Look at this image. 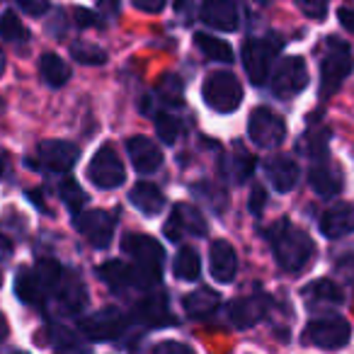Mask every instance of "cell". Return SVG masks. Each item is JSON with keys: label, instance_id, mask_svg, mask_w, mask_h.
Wrapping results in <instances>:
<instances>
[{"label": "cell", "instance_id": "cell-1", "mask_svg": "<svg viewBox=\"0 0 354 354\" xmlns=\"http://www.w3.org/2000/svg\"><path fill=\"white\" fill-rule=\"evenodd\" d=\"M270 245L274 252L277 262L281 270L286 272H304L306 267L313 262L315 257V245L313 238L306 231H301L299 226L289 221H277L270 228Z\"/></svg>", "mask_w": 354, "mask_h": 354}, {"label": "cell", "instance_id": "cell-2", "mask_svg": "<svg viewBox=\"0 0 354 354\" xmlns=\"http://www.w3.org/2000/svg\"><path fill=\"white\" fill-rule=\"evenodd\" d=\"M61 277H64V270L56 260H39L35 267H25L20 270V277L15 279V294L22 304H44L46 299H51L59 286Z\"/></svg>", "mask_w": 354, "mask_h": 354}, {"label": "cell", "instance_id": "cell-3", "mask_svg": "<svg viewBox=\"0 0 354 354\" xmlns=\"http://www.w3.org/2000/svg\"><path fill=\"white\" fill-rule=\"evenodd\" d=\"M124 252L133 257V286H153L160 279L165 252L158 241H153L151 236H143V233L127 236L124 238Z\"/></svg>", "mask_w": 354, "mask_h": 354}, {"label": "cell", "instance_id": "cell-4", "mask_svg": "<svg viewBox=\"0 0 354 354\" xmlns=\"http://www.w3.org/2000/svg\"><path fill=\"white\" fill-rule=\"evenodd\" d=\"M352 68L354 59L349 44H344L337 37H328L323 56H320V95L330 97L333 93H337L344 78L352 73Z\"/></svg>", "mask_w": 354, "mask_h": 354}, {"label": "cell", "instance_id": "cell-5", "mask_svg": "<svg viewBox=\"0 0 354 354\" xmlns=\"http://www.w3.org/2000/svg\"><path fill=\"white\" fill-rule=\"evenodd\" d=\"M202 97L209 109H214L218 114H231L243 102V85L238 83V78L233 73L216 71V73H209L207 80H204Z\"/></svg>", "mask_w": 354, "mask_h": 354}, {"label": "cell", "instance_id": "cell-6", "mask_svg": "<svg viewBox=\"0 0 354 354\" xmlns=\"http://www.w3.org/2000/svg\"><path fill=\"white\" fill-rule=\"evenodd\" d=\"M281 51L279 37H262V39H248L243 46V64L252 85H262L270 75L277 54Z\"/></svg>", "mask_w": 354, "mask_h": 354}, {"label": "cell", "instance_id": "cell-7", "mask_svg": "<svg viewBox=\"0 0 354 354\" xmlns=\"http://www.w3.org/2000/svg\"><path fill=\"white\" fill-rule=\"evenodd\" d=\"M306 342L320 349H339L352 339V328L339 315H320L306 325Z\"/></svg>", "mask_w": 354, "mask_h": 354}, {"label": "cell", "instance_id": "cell-8", "mask_svg": "<svg viewBox=\"0 0 354 354\" xmlns=\"http://www.w3.org/2000/svg\"><path fill=\"white\" fill-rule=\"evenodd\" d=\"M248 133L250 141L260 148H274L284 141L286 136V124L277 112L270 107H257L252 109L250 119H248Z\"/></svg>", "mask_w": 354, "mask_h": 354}, {"label": "cell", "instance_id": "cell-9", "mask_svg": "<svg viewBox=\"0 0 354 354\" xmlns=\"http://www.w3.org/2000/svg\"><path fill=\"white\" fill-rule=\"evenodd\" d=\"M88 177H90V183L100 189H114L124 183L127 172H124L122 160H119L117 151H114L112 146H102L95 153L88 165Z\"/></svg>", "mask_w": 354, "mask_h": 354}, {"label": "cell", "instance_id": "cell-10", "mask_svg": "<svg viewBox=\"0 0 354 354\" xmlns=\"http://www.w3.org/2000/svg\"><path fill=\"white\" fill-rule=\"evenodd\" d=\"M306 85H308V68H306V61L301 56H289V59L279 61L274 75H272V93L277 97L289 100L299 95Z\"/></svg>", "mask_w": 354, "mask_h": 354}, {"label": "cell", "instance_id": "cell-11", "mask_svg": "<svg viewBox=\"0 0 354 354\" xmlns=\"http://www.w3.org/2000/svg\"><path fill=\"white\" fill-rule=\"evenodd\" d=\"M162 231H165V236L170 241H183L185 236H192V238L207 236L209 228L204 216L199 214V209H194L192 204H175Z\"/></svg>", "mask_w": 354, "mask_h": 354}, {"label": "cell", "instance_id": "cell-12", "mask_svg": "<svg viewBox=\"0 0 354 354\" xmlns=\"http://www.w3.org/2000/svg\"><path fill=\"white\" fill-rule=\"evenodd\" d=\"M117 218L104 209H95L88 214H75V228L88 238L93 248H107L114 238Z\"/></svg>", "mask_w": 354, "mask_h": 354}, {"label": "cell", "instance_id": "cell-13", "mask_svg": "<svg viewBox=\"0 0 354 354\" xmlns=\"http://www.w3.org/2000/svg\"><path fill=\"white\" fill-rule=\"evenodd\" d=\"M124 325H127V320H124V315L117 308H102L100 313L88 315V318L80 320L78 328L88 339L107 342V339H114L122 335Z\"/></svg>", "mask_w": 354, "mask_h": 354}, {"label": "cell", "instance_id": "cell-14", "mask_svg": "<svg viewBox=\"0 0 354 354\" xmlns=\"http://www.w3.org/2000/svg\"><path fill=\"white\" fill-rule=\"evenodd\" d=\"M308 183L320 197H335L342 192V170L335 162H330L328 156L318 158L308 172Z\"/></svg>", "mask_w": 354, "mask_h": 354}, {"label": "cell", "instance_id": "cell-15", "mask_svg": "<svg viewBox=\"0 0 354 354\" xmlns=\"http://www.w3.org/2000/svg\"><path fill=\"white\" fill-rule=\"evenodd\" d=\"M54 296H56V301H59V308L71 315H78L80 310L85 308V304H88L85 284L80 281L78 274H71V272H66V274L61 277Z\"/></svg>", "mask_w": 354, "mask_h": 354}, {"label": "cell", "instance_id": "cell-16", "mask_svg": "<svg viewBox=\"0 0 354 354\" xmlns=\"http://www.w3.org/2000/svg\"><path fill=\"white\" fill-rule=\"evenodd\" d=\"M39 158L49 170L68 172L78 160V146L71 141H41Z\"/></svg>", "mask_w": 354, "mask_h": 354}, {"label": "cell", "instance_id": "cell-17", "mask_svg": "<svg viewBox=\"0 0 354 354\" xmlns=\"http://www.w3.org/2000/svg\"><path fill=\"white\" fill-rule=\"evenodd\" d=\"M209 270H212L214 279L221 281V284L233 281V277H236V272H238V257L231 243H226V241L212 243V250H209Z\"/></svg>", "mask_w": 354, "mask_h": 354}, {"label": "cell", "instance_id": "cell-18", "mask_svg": "<svg viewBox=\"0 0 354 354\" xmlns=\"http://www.w3.org/2000/svg\"><path fill=\"white\" fill-rule=\"evenodd\" d=\"M320 233L325 238H344L354 233V204H335L320 218Z\"/></svg>", "mask_w": 354, "mask_h": 354}, {"label": "cell", "instance_id": "cell-19", "mask_svg": "<svg viewBox=\"0 0 354 354\" xmlns=\"http://www.w3.org/2000/svg\"><path fill=\"white\" fill-rule=\"evenodd\" d=\"M127 151H129V158H131L133 167L143 175L148 172H156L162 162V153L151 138L146 136H131L127 141Z\"/></svg>", "mask_w": 354, "mask_h": 354}, {"label": "cell", "instance_id": "cell-20", "mask_svg": "<svg viewBox=\"0 0 354 354\" xmlns=\"http://www.w3.org/2000/svg\"><path fill=\"white\" fill-rule=\"evenodd\" d=\"M265 172L277 192H291L299 183V165L289 156H272L265 162Z\"/></svg>", "mask_w": 354, "mask_h": 354}, {"label": "cell", "instance_id": "cell-21", "mask_svg": "<svg viewBox=\"0 0 354 354\" xmlns=\"http://www.w3.org/2000/svg\"><path fill=\"white\" fill-rule=\"evenodd\" d=\"M202 20L221 32H233L238 27V8L233 0H204Z\"/></svg>", "mask_w": 354, "mask_h": 354}, {"label": "cell", "instance_id": "cell-22", "mask_svg": "<svg viewBox=\"0 0 354 354\" xmlns=\"http://www.w3.org/2000/svg\"><path fill=\"white\" fill-rule=\"evenodd\" d=\"M267 313V299L262 294L255 296H243V299L233 301L228 315H231V323L236 328H250L257 320H262Z\"/></svg>", "mask_w": 354, "mask_h": 354}, {"label": "cell", "instance_id": "cell-23", "mask_svg": "<svg viewBox=\"0 0 354 354\" xmlns=\"http://www.w3.org/2000/svg\"><path fill=\"white\" fill-rule=\"evenodd\" d=\"M304 296H306V306H308L310 310H328L342 304V291L330 279H320V281L308 284Z\"/></svg>", "mask_w": 354, "mask_h": 354}, {"label": "cell", "instance_id": "cell-24", "mask_svg": "<svg viewBox=\"0 0 354 354\" xmlns=\"http://www.w3.org/2000/svg\"><path fill=\"white\" fill-rule=\"evenodd\" d=\"M129 202H131L138 212L151 214V216L165 207V197H162V192L151 183H138L136 187L131 189V194H129Z\"/></svg>", "mask_w": 354, "mask_h": 354}, {"label": "cell", "instance_id": "cell-25", "mask_svg": "<svg viewBox=\"0 0 354 354\" xmlns=\"http://www.w3.org/2000/svg\"><path fill=\"white\" fill-rule=\"evenodd\" d=\"M183 306L187 310V315H192V318H207V315H212L218 308V294L202 286V289L185 296Z\"/></svg>", "mask_w": 354, "mask_h": 354}, {"label": "cell", "instance_id": "cell-26", "mask_svg": "<svg viewBox=\"0 0 354 354\" xmlns=\"http://www.w3.org/2000/svg\"><path fill=\"white\" fill-rule=\"evenodd\" d=\"M97 274H100V279L109 286V289H117V291H122V289H127V286L133 284V270L129 265H124L122 260L100 265Z\"/></svg>", "mask_w": 354, "mask_h": 354}, {"label": "cell", "instance_id": "cell-27", "mask_svg": "<svg viewBox=\"0 0 354 354\" xmlns=\"http://www.w3.org/2000/svg\"><path fill=\"white\" fill-rule=\"evenodd\" d=\"M252 170H255V158H252L250 153L243 151V148H236V153H233V156L226 160V165H223L226 177L228 180H233L236 185L245 183L248 177L252 175Z\"/></svg>", "mask_w": 354, "mask_h": 354}, {"label": "cell", "instance_id": "cell-28", "mask_svg": "<svg viewBox=\"0 0 354 354\" xmlns=\"http://www.w3.org/2000/svg\"><path fill=\"white\" fill-rule=\"evenodd\" d=\"M39 68H41V78H44L51 88H61V85H66V83H68V78H71L68 64H66V61L61 59V56H56V54H44V56H41Z\"/></svg>", "mask_w": 354, "mask_h": 354}, {"label": "cell", "instance_id": "cell-29", "mask_svg": "<svg viewBox=\"0 0 354 354\" xmlns=\"http://www.w3.org/2000/svg\"><path fill=\"white\" fill-rule=\"evenodd\" d=\"M172 270H175L177 279H183V281L197 279L199 272H202V262H199L197 250H192V248H180V252L175 255V265H172Z\"/></svg>", "mask_w": 354, "mask_h": 354}, {"label": "cell", "instance_id": "cell-30", "mask_svg": "<svg viewBox=\"0 0 354 354\" xmlns=\"http://www.w3.org/2000/svg\"><path fill=\"white\" fill-rule=\"evenodd\" d=\"M194 41H197L199 51H202L204 56H209L212 61H221V64H231V61H233L231 44H226V41L218 39V37H212V35H204V32H199V35L194 37Z\"/></svg>", "mask_w": 354, "mask_h": 354}, {"label": "cell", "instance_id": "cell-31", "mask_svg": "<svg viewBox=\"0 0 354 354\" xmlns=\"http://www.w3.org/2000/svg\"><path fill=\"white\" fill-rule=\"evenodd\" d=\"M0 37H3L6 41H10V44H25V41L30 39V32H27V27L22 25L17 12L8 10L6 15L0 17Z\"/></svg>", "mask_w": 354, "mask_h": 354}, {"label": "cell", "instance_id": "cell-32", "mask_svg": "<svg viewBox=\"0 0 354 354\" xmlns=\"http://www.w3.org/2000/svg\"><path fill=\"white\" fill-rule=\"evenodd\" d=\"M71 56L75 59V64H83V66L107 64V51L90 44V41H75V44L71 46Z\"/></svg>", "mask_w": 354, "mask_h": 354}, {"label": "cell", "instance_id": "cell-33", "mask_svg": "<svg viewBox=\"0 0 354 354\" xmlns=\"http://www.w3.org/2000/svg\"><path fill=\"white\" fill-rule=\"evenodd\" d=\"M156 133L162 143L172 146V143L180 138V133H183V124H180L177 117H172V114L160 112V114H156Z\"/></svg>", "mask_w": 354, "mask_h": 354}, {"label": "cell", "instance_id": "cell-34", "mask_svg": "<svg viewBox=\"0 0 354 354\" xmlns=\"http://www.w3.org/2000/svg\"><path fill=\"white\" fill-rule=\"evenodd\" d=\"M61 199H64L66 209H68L71 214H80V209L85 207V192L80 189V185L75 183V180H66L64 185H61Z\"/></svg>", "mask_w": 354, "mask_h": 354}, {"label": "cell", "instance_id": "cell-35", "mask_svg": "<svg viewBox=\"0 0 354 354\" xmlns=\"http://www.w3.org/2000/svg\"><path fill=\"white\" fill-rule=\"evenodd\" d=\"M328 138H330V131L328 129H315V131H310L308 136L304 138V151L308 153L310 158H325L328 156Z\"/></svg>", "mask_w": 354, "mask_h": 354}, {"label": "cell", "instance_id": "cell-36", "mask_svg": "<svg viewBox=\"0 0 354 354\" xmlns=\"http://www.w3.org/2000/svg\"><path fill=\"white\" fill-rule=\"evenodd\" d=\"M158 93L162 95V100L167 104H183V80L177 78V75H167L160 83V88H158Z\"/></svg>", "mask_w": 354, "mask_h": 354}, {"label": "cell", "instance_id": "cell-37", "mask_svg": "<svg viewBox=\"0 0 354 354\" xmlns=\"http://www.w3.org/2000/svg\"><path fill=\"white\" fill-rule=\"evenodd\" d=\"M294 3L310 20H323L328 15V0H294Z\"/></svg>", "mask_w": 354, "mask_h": 354}, {"label": "cell", "instance_id": "cell-38", "mask_svg": "<svg viewBox=\"0 0 354 354\" xmlns=\"http://www.w3.org/2000/svg\"><path fill=\"white\" fill-rule=\"evenodd\" d=\"M143 315H146V320H148V323H153V325L165 323V318H160V315H167L162 296H153V299L146 304V308H143Z\"/></svg>", "mask_w": 354, "mask_h": 354}, {"label": "cell", "instance_id": "cell-39", "mask_svg": "<svg viewBox=\"0 0 354 354\" xmlns=\"http://www.w3.org/2000/svg\"><path fill=\"white\" fill-rule=\"evenodd\" d=\"M17 6L32 17H39L44 15L46 10L51 8V0H17Z\"/></svg>", "mask_w": 354, "mask_h": 354}, {"label": "cell", "instance_id": "cell-40", "mask_svg": "<svg viewBox=\"0 0 354 354\" xmlns=\"http://www.w3.org/2000/svg\"><path fill=\"white\" fill-rule=\"evenodd\" d=\"M73 22L78 27H83V30H88V27H95L100 25V15H95V10H85V8H75L73 12Z\"/></svg>", "mask_w": 354, "mask_h": 354}, {"label": "cell", "instance_id": "cell-41", "mask_svg": "<svg viewBox=\"0 0 354 354\" xmlns=\"http://www.w3.org/2000/svg\"><path fill=\"white\" fill-rule=\"evenodd\" d=\"M265 204H267V192H265V187L255 185V187H252V192H250V212L255 214V216H260L262 209H265Z\"/></svg>", "mask_w": 354, "mask_h": 354}, {"label": "cell", "instance_id": "cell-42", "mask_svg": "<svg viewBox=\"0 0 354 354\" xmlns=\"http://www.w3.org/2000/svg\"><path fill=\"white\" fill-rule=\"evenodd\" d=\"M131 3L143 12H160L165 8V0H131Z\"/></svg>", "mask_w": 354, "mask_h": 354}, {"label": "cell", "instance_id": "cell-43", "mask_svg": "<svg viewBox=\"0 0 354 354\" xmlns=\"http://www.w3.org/2000/svg\"><path fill=\"white\" fill-rule=\"evenodd\" d=\"M100 10H102L109 20H114V17L119 15V0H100Z\"/></svg>", "mask_w": 354, "mask_h": 354}, {"label": "cell", "instance_id": "cell-44", "mask_svg": "<svg viewBox=\"0 0 354 354\" xmlns=\"http://www.w3.org/2000/svg\"><path fill=\"white\" fill-rule=\"evenodd\" d=\"M339 22H342V27L349 32V35H354V10H347V8H342V10L337 12Z\"/></svg>", "mask_w": 354, "mask_h": 354}, {"label": "cell", "instance_id": "cell-45", "mask_svg": "<svg viewBox=\"0 0 354 354\" xmlns=\"http://www.w3.org/2000/svg\"><path fill=\"white\" fill-rule=\"evenodd\" d=\"M12 257V243L6 236H0V265H6Z\"/></svg>", "mask_w": 354, "mask_h": 354}, {"label": "cell", "instance_id": "cell-46", "mask_svg": "<svg viewBox=\"0 0 354 354\" xmlns=\"http://www.w3.org/2000/svg\"><path fill=\"white\" fill-rule=\"evenodd\" d=\"M156 352H189V347L180 342H160L156 347Z\"/></svg>", "mask_w": 354, "mask_h": 354}, {"label": "cell", "instance_id": "cell-47", "mask_svg": "<svg viewBox=\"0 0 354 354\" xmlns=\"http://www.w3.org/2000/svg\"><path fill=\"white\" fill-rule=\"evenodd\" d=\"M8 333H10V325H8V320H6V315L0 313V342L8 337Z\"/></svg>", "mask_w": 354, "mask_h": 354}, {"label": "cell", "instance_id": "cell-48", "mask_svg": "<svg viewBox=\"0 0 354 354\" xmlns=\"http://www.w3.org/2000/svg\"><path fill=\"white\" fill-rule=\"evenodd\" d=\"M6 73V51L0 49V75Z\"/></svg>", "mask_w": 354, "mask_h": 354}, {"label": "cell", "instance_id": "cell-49", "mask_svg": "<svg viewBox=\"0 0 354 354\" xmlns=\"http://www.w3.org/2000/svg\"><path fill=\"white\" fill-rule=\"evenodd\" d=\"M6 172V153H0V177Z\"/></svg>", "mask_w": 354, "mask_h": 354}, {"label": "cell", "instance_id": "cell-50", "mask_svg": "<svg viewBox=\"0 0 354 354\" xmlns=\"http://www.w3.org/2000/svg\"><path fill=\"white\" fill-rule=\"evenodd\" d=\"M0 112H6V100H3V95H0Z\"/></svg>", "mask_w": 354, "mask_h": 354}, {"label": "cell", "instance_id": "cell-51", "mask_svg": "<svg viewBox=\"0 0 354 354\" xmlns=\"http://www.w3.org/2000/svg\"><path fill=\"white\" fill-rule=\"evenodd\" d=\"M0 281H3V279H0Z\"/></svg>", "mask_w": 354, "mask_h": 354}]
</instances>
